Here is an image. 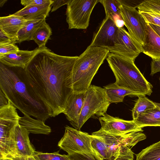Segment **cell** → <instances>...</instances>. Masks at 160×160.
Segmentation results:
<instances>
[{
    "label": "cell",
    "instance_id": "obj_1",
    "mask_svg": "<svg viewBox=\"0 0 160 160\" xmlns=\"http://www.w3.org/2000/svg\"><path fill=\"white\" fill-rule=\"evenodd\" d=\"M78 57L56 54L45 46L25 68L31 85L51 117L63 113L73 93L72 72Z\"/></svg>",
    "mask_w": 160,
    "mask_h": 160
},
{
    "label": "cell",
    "instance_id": "obj_2",
    "mask_svg": "<svg viewBox=\"0 0 160 160\" xmlns=\"http://www.w3.org/2000/svg\"><path fill=\"white\" fill-rule=\"evenodd\" d=\"M0 89L8 101L24 114L44 122L51 117L31 85L25 69L0 62Z\"/></svg>",
    "mask_w": 160,
    "mask_h": 160
},
{
    "label": "cell",
    "instance_id": "obj_3",
    "mask_svg": "<svg viewBox=\"0 0 160 160\" xmlns=\"http://www.w3.org/2000/svg\"><path fill=\"white\" fill-rule=\"evenodd\" d=\"M106 60L115 77V82L118 86L138 95H151L152 86L137 67L134 60L110 52Z\"/></svg>",
    "mask_w": 160,
    "mask_h": 160
},
{
    "label": "cell",
    "instance_id": "obj_4",
    "mask_svg": "<svg viewBox=\"0 0 160 160\" xmlns=\"http://www.w3.org/2000/svg\"><path fill=\"white\" fill-rule=\"evenodd\" d=\"M110 52L102 48L88 46L78 57L72 72L73 92L85 93Z\"/></svg>",
    "mask_w": 160,
    "mask_h": 160
},
{
    "label": "cell",
    "instance_id": "obj_5",
    "mask_svg": "<svg viewBox=\"0 0 160 160\" xmlns=\"http://www.w3.org/2000/svg\"><path fill=\"white\" fill-rule=\"evenodd\" d=\"M110 104L105 89L91 85L85 92L83 106L76 129L80 131L89 118L100 117L106 114Z\"/></svg>",
    "mask_w": 160,
    "mask_h": 160
},
{
    "label": "cell",
    "instance_id": "obj_6",
    "mask_svg": "<svg viewBox=\"0 0 160 160\" xmlns=\"http://www.w3.org/2000/svg\"><path fill=\"white\" fill-rule=\"evenodd\" d=\"M99 2L100 0H70L66 13L68 29H86L92 10Z\"/></svg>",
    "mask_w": 160,
    "mask_h": 160
},
{
    "label": "cell",
    "instance_id": "obj_7",
    "mask_svg": "<svg viewBox=\"0 0 160 160\" xmlns=\"http://www.w3.org/2000/svg\"><path fill=\"white\" fill-rule=\"evenodd\" d=\"M93 138L92 135L67 126L58 146L68 154L91 152L93 151L91 145Z\"/></svg>",
    "mask_w": 160,
    "mask_h": 160
},
{
    "label": "cell",
    "instance_id": "obj_8",
    "mask_svg": "<svg viewBox=\"0 0 160 160\" xmlns=\"http://www.w3.org/2000/svg\"><path fill=\"white\" fill-rule=\"evenodd\" d=\"M120 12L128 32L142 47L145 42L147 24L144 18L135 8L121 6Z\"/></svg>",
    "mask_w": 160,
    "mask_h": 160
},
{
    "label": "cell",
    "instance_id": "obj_9",
    "mask_svg": "<svg viewBox=\"0 0 160 160\" xmlns=\"http://www.w3.org/2000/svg\"><path fill=\"white\" fill-rule=\"evenodd\" d=\"M110 52L131 59H135L142 52V46L136 41L123 28H119L117 36L114 46L110 48Z\"/></svg>",
    "mask_w": 160,
    "mask_h": 160
},
{
    "label": "cell",
    "instance_id": "obj_10",
    "mask_svg": "<svg viewBox=\"0 0 160 160\" xmlns=\"http://www.w3.org/2000/svg\"><path fill=\"white\" fill-rule=\"evenodd\" d=\"M29 133L19 124L15 127L12 133L7 158L33 155L35 151L30 143Z\"/></svg>",
    "mask_w": 160,
    "mask_h": 160
},
{
    "label": "cell",
    "instance_id": "obj_11",
    "mask_svg": "<svg viewBox=\"0 0 160 160\" xmlns=\"http://www.w3.org/2000/svg\"><path fill=\"white\" fill-rule=\"evenodd\" d=\"M119 28L109 17H105L94 33L90 47H101L109 50L114 45Z\"/></svg>",
    "mask_w": 160,
    "mask_h": 160
},
{
    "label": "cell",
    "instance_id": "obj_12",
    "mask_svg": "<svg viewBox=\"0 0 160 160\" xmlns=\"http://www.w3.org/2000/svg\"><path fill=\"white\" fill-rule=\"evenodd\" d=\"M99 120L101 128L112 134L122 135L134 132H143L142 128L134 120H126L107 113L99 117Z\"/></svg>",
    "mask_w": 160,
    "mask_h": 160
},
{
    "label": "cell",
    "instance_id": "obj_13",
    "mask_svg": "<svg viewBox=\"0 0 160 160\" xmlns=\"http://www.w3.org/2000/svg\"><path fill=\"white\" fill-rule=\"evenodd\" d=\"M30 20L13 14L0 17V29L15 44L18 40V32Z\"/></svg>",
    "mask_w": 160,
    "mask_h": 160
},
{
    "label": "cell",
    "instance_id": "obj_14",
    "mask_svg": "<svg viewBox=\"0 0 160 160\" xmlns=\"http://www.w3.org/2000/svg\"><path fill=\"white\" fill-rule=\"evenodd\" d=\"M41 48H37L31 51L20 50L14 53L0 55V62L9 67H20L25 69Z\"/></svg>",
    "mask_w": 160,
    "mask_h": 160
},
{
    "label": "cell",
    "instance_id": "obj_15",
    "mask_svg": "<svg viewBox=\"0 0 160 160\" xmlns=\"http://www.w3.org/2000/svg\"><path fill=\"white\" fill-rule=\"evenodd\" d=\"M85 92L73 93L69 98L63 113L75 129H77L79 117L84 100Z\"/></svg>",
    "mask_w": 160,
    "mask_h": 160
},
{
    "label": "cell",
    "instance_id": "obj_16",
    "mask_svg": "<svg viewBox=\"0 0 160 160\" xmlns=\"http://www.w3.org/2000/svg\"><path fill=\"white\" fill-rule=\"evenodd\" d=\"M92 135L100 137L104 141L108 150L109 160H114L118 155L121 146H124L125 134L116 135L105 132L101 128Z\"/></svg>",
    "mask_w": 160,
    "mask_h": 160
},
{
    "label": "cell",
    "instance_id": "obj_17",
    "mask_svg": "<svg viewBox=\"0 0 160 160\" xmlns=\"http://www.w3.org/2000/svg\"><path fill=\"white\" fill-rule=\"evenodd\" d=\"M146 32L145 43L142 46V52L152 60L160 59V37L148 23Z\"/></svg>",
    "mask_w": 160,
    "mask_h": 160
},
{
    "label": "cell",
    "instance_id": "obj_18",
    "mask_svg": "<svg viewBox=\"0 0 160 160\" xmlns=\"http://www.w3.org/2000/svg\"><path fill=\"white\" fill-rule=\"evenodd\" d=\"M53 0L45 4L24 7L15 12V15L23 17L27 20H32L38 18H46L52 6Z\"/></svg>",
    "mask_w": 160,
    "mask_h": 160
},
{
    "label": "cell",
    "instance_id": "obj_19",
    "mask_svg": "<svg viewBox=\"0 0 160 160\" xmlns=\"http://www.w3.org/2000/svg\"><path fill=\"white\" fill-rule=\"evenodd\" d=\"M44 122L40 120L34 119L29 115L24 114L23 117H20L19 124L29 133L48 135L51 133V129Z\"/></svg>",
    "mask_w": 160,
    "mask_h": 160
},
{
    "label": "cell",
    "instance_id": "obj_20",
    "mask_svg": "<svg viewBox=\"0 0 160 160\" xmlns=\"http://www.w3.org/2000/svg\"><path fill=\"white\" fill-rule=\"evenodd\" d=\"M135 121L142 128L147 126L160 127V109L157 107L145 111Z\"/></svg>",
    "mask_w": 160,
    "mask_h": 160
},
{
    "label": "cell",
    "instance_id": "obj_21",
    "mask_svg": "<svg viewBox=\"0 0 160 160\" xmlns=\"http://www.w3.org/2000/svg\"><path fill=\"white\" fill-rule=\"evenodd\" d=\"M110 103L123 101L125 96L128 95L138 94L135 92L118 86L115 82L104 87Z\"/></svg>",
    "mask_w": 160,
    "mask_h": 160
},
{
    "label": "cell",
    "instance_id": "obj_22",
    "mask_svg": "<svg viewBox=\"0 0 160 160\" xmlns=\"http://www.w3.org/2000/svg\"><path fill=\"white\" fill-rule=\"evenodd\" d=\"M52 35V30L46 19L37 28L34 32L31 40L34 41L40 48L45 46L48 41Z\"/></svg>",
    "mask_w": 160,
    "mask_h": 160
},
{
    "label": "cell",
    "instance_id": "obj_23",
    "mask_svg": "<svg viewBox=\"0 0 160 160\" xmlns=\"http://www.w3.org/2000/svg\"><path fill=\"white\" fill-rule=\"evenodd\" d=\"M46 18H40L30 20L18 32V40L16 43L31 40L35 29L42 23Z\"/></svg>",
    "mask_w": 160,
    "mask_h": 160
},
{
    "label": "cell",
    "instance_id": "obj_24",
    "mask_svg": "<svg viewBox=\"0 0 160 160\" xmlns=\"http://www.w3.org/2000/svg\"><path fill=\"white\" fill-rule=\"evenodd\" d=\"M145 95L139 94L137 96L138 99L132 110L133 120H136L142 112L157 107L154 102L148 98Z\"/></svg>",
    "mask_w": 160,
    "mask_h": 160
},
{
    "label": "cell",
    "instance_id": "obj_25",
    "mask_svg": "<svg viewBox=\"0 0 160 160\" xmlns=\"http://www.w3.org/2000/svg\"><path fill=\"white\" fill-rule=\"evenodd\" d=\"M99 2L104 8L105 17H109L114 21L122 19L120 12L121 5L118 0H100Z\"/></svg>",
    "mask_w": 160,
    "mask_h": 160
},
{
    "label": "cell",
    "instance_id": "obj_26",
    "mask_svg": "<svg viewBox=\"0 0 160 160\" xmlns=\"http://www.w3.org/2000/svg\"><path fill=\"white\" fill-rule=\"evenodd\" d=\"M136 160H160V141L136 154Z\"/></svg>",
    "mask_w": 160,
    "mask_h": 160
},
{
    "label": "cell",
    "instance_id": "obj_27",
    "mask_svg": "<svg viewBox=\"0 0 160 160\" xmlns=\"http://www.w3.org/2000/svg\"><path fill=\"white\" fill-rule=\"evenodd\" d=\"M93 136L91 142L92 148L102 158L109 160L108 150L104 141L100 137Z\"/></svg>",
    "mask_w": 160,
    "mask_h": 160
},
{
    "label": "cell",
    "instance_id": "obj_28",
    "mask_svg": "<svg viewBox=\"0 0 160 160\" xmlns=\"http://www.w3.org/2000/svg\"><path fill=\"white\" fill-rule=\"evenodd\" d=\"M137 8L139 12H149L160 15V0L144 1Z\"/></svg>",
    "mask_w": 160,
    "mask_h": 160
},
{
    "label": "cell",
    "instance_id": "obj_29",
    "mask_svg": "<svg viewBox=\"0 0 160 160\" xmlns=\"http://www.w3.org/2000/svg\"><path fill=\"white\" fill-rule=\"evenodd\" d=\"M59 152L49 153L35 151L33 156L37 160H69L68 155H62Z\"/></svg>",
    "mask_w": 160,
    "mask_h": 160
},
{
    "label": "cell",
    "instance_id": "obj_30",
    "mask_svg": "<svg viewBox=\"0 0 160 160\" xmlns=\"http://www.w3.org/2000/svg\"><path fill=\"white\" fill-rule=\"evenodd\" d=\"M69 160H103L94 150L88 153L68 154Z\"/></svg>",
    "mask_w": 160,
    "mask_h": 160
},
{
    "label": "cell",
    "instance_id": "obj_31",
    "mask_svg": "<svg viewBox=\"0 0 160 160\" xmlns=\"http://www.w3.org/2000/svg\"><path fill=\"white\" fill-rule=\"evenodd\" d=\"M133 153L128 147L121 146L118 155L114 160H133Z\"/></svg>",
    "mask_w": 160,
    "mask_h": 160
},
{
    "label": "cell",
    "instance_id": "obj_32",
    "mask_svg": "<svg viewBox=\"0 0 160 160\" xmlns=\"http://www.w3.org/2000/svg\"><path fill=\"white\" fill-rule=\"evenodd\" d=\"M147 23L160 27V15L149 12H139Z\"/></svg>",
    "mask_w": 160,
    "mask_h": 160
},
{
    "label": "cell",
    "instance_id": "obj_33",
    "mask_svg": "<svg viewBox=\"0 0 160 160\" xmlns=\"http://www.w3.org/2000/svg\"><path fill=\"white\" fill-rule=\"evenodd\" d=\"M19 50L18 47L13 43L0 45V55L14 53Z\"/></svg>",
    "mask_w": 160,
    "mask_h": 160
},
{
    "label": "cell",
    "instance_id": "obj_34",
    "mask_svg": "<svg viewBox=\"0 0 160 160\" xmlns=\"http://www.w3.org/2000/svg\"><path fill=\"white\" fill-rule=\"evenodd\" d=\"M52 0H22L21 3L24 7L45 4L51 2Z\"/></svg>",
    "mask_w": 160,
    "mask_h": 160
},
{
    "label": "cell",
    "instance_id": "obj_35",
    "mask_svg": "<svg viewBox=\"0 0 160 160\" xmlns=\"http://www.w3.org/2000/svg\"><path fill=\"white\" fill-rule=\"evenodd\" d=\"M151 72L150 75L160 72V59L152 60L151 63Z\"/></svg>",
    "mask_w": 160,
    "mask_h": 160
},
{
    "label": "cell",
    "instance_id": "obj_36",
    "mask_svg": "<svg viewBox=\"0 0 160 160\" xmlns=\"http://www.w3.org/2000/svg\"><path fill=\"white\" fill-rule=\"evenodd\" d=\"M122 6L130 8H138L141 3H139L138 1L125 0H118Z\"/></svg>",
    "mask_w": 160,
    "mask_h": 160
},
{
    "label": "cell",
    "instance_id": "obj_37",
    "mask_svg": "<svg viewBox=\"0 0 160 160\" xmlns=\"http://www.w3.org/2000/svg\"><path fill=\"white\" fill-rule=\"evenodd\" d=\"M70 0H54L52 4V8L51 12L56 11L58 8L64 5H67Z\"/></svg>",
    "mask_w": 160,
    "mask_h": 160
},
{
    "label": "cell",
    "instance_id": "obj_38",
    "mask_svg": "<svg viewBox=\"0 0 160 160\" xmlns=\"http://www.w3.org/2000/svg\"><path fill=\"white\" fill-rule=\"evenodd\" d=\"M13 43V42L0 29V45Z\"/></svg>",
    "mask_w": 160,
    "mask_h": 160
},
{
    "label": "cell",
    "instance_id": "obj_39",
    "mask_svg": "<svg viewBox=\"0 0 160 160\" xmlns=\"http://www.w3.org/2000/svg\"><path fill=\"white\" fill-rule=\"evenodd\" d=\"M8 103V101L4 94L0 89V107H2Z\"/></svg>",
    "mask_w": 160,
    "mask_h": 160
},
{
    "label": "cell",
    "instance_id": "obj_40",
    "mask_svg": "<svg viewBox=\"0 0 160 160\" xmlns=\"http://www.w3.org/2000/svg\"><path fill=\"white\" fill-rule=\"evenodd\" d=\"M12 159L14 160H37L33 156L27 157H16Z\"/></svg>",
    "mask_w": 160,
    "mask_h": 160
},
{
    "label": "cell",
    "instance_id": "obj_41",
    "mask_svg": "<svg viewBox=\"0 0 160 160\" xmlns=\"http://www.w3.org/2000/svg\"><path fill=\"white\" fill-rule=\"evenodd\" d=\"M149 24L154 30L160 37V27L154 25Z\"/></svg>",
    "mask_w": 160,
    "mask_h": 160
},
{
    "label": "cell",
    "instance_id": "obj_42",
    "mask_svg": "<svg viewBox=\"0 0 160 160\" xmlns=\"http://www.w3.org/2000/svg\"><path fill=\"white\" fill-rule=\"evenodd\" d=\"M7 1V0H0V7H2L4 4Z\"/></svg>",
    "mask_w": 160,
    "mask_h": 160
},
{
    "label": "cell",
    "instance_id": "obj_43",
    "mask_svg": "<svg viewBox=\"0 0 160 160\" xmlns=\"http://www.w3.org/2000/svg\"><path fill=\"white\" fill-rule=\"evenodd\" d=\"M157 107L160 109V103L154 102Z\"/></svg>",
    "mask_w": 160,
    "mask_h": 160
},
{
    "label": "cell",
    "instance_id": "obj_44",
    "mask_svg": "<svg viewBox=\"0 0 160 160\" xmlns=\"http://www.w3.org/2000/svg\"><path fill=\"white\" fill-rule=\"evenodd\" d=\"M0 160H14L12 159H10V158H5V159H0Z\"/></svg>",
    "mask_w": 160,
    "mask_h": 160
},
{
    "label": "cell",
    "instance_id": "obj_45",
    "mask_svg": "<svg viewBox=\"0 0 160 160\" xmlns=\"http://www.w3.org/2000/svg\"><path fill=\"white\" fill-rule=\"evenodd\" d=\"M159 80L160 84V77L159 78Z\"/></svg>",
    "mask_w": 160,
    "mask_h": 160
}]
</instances>
